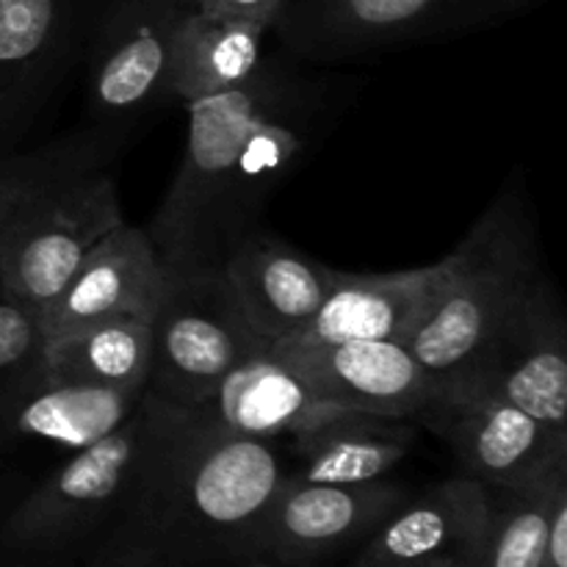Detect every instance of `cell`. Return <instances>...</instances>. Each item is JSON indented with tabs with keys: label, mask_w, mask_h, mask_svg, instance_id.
<instances>
[{
	"label": "cell",
	"mask_w": 567,
	"mask_h": 567,
	"mask_svg": "<svg viewBox=\"0 0 567 567\" xmlns=\"http://www.w3.org/2000/svg\"><path fill=\"white\" fill-rule=\"evenodd\" d=\"M181 169L150 225L166 271H221L271 194L302 166L324 133V100L302 78L260 64L241 86L188 103Z\"/></svg>",
	"instance_id": "cell-1"
},
{
	"label": "cell",
	"mask_w": 567,
	"mask_h": 567,
	"mask_svg": "<svg viewBox=\"0 0 567 567\" xmlns=\"http://www.w3.org/2000/svg\"><path fill=\"white\" fill-rule=\"evenodd\" d=\"M153 399L150 430L114 518L105 567H216L249 559L255 529L286 480L277 443L233 435Z\"/></svg>",
	"instance_id": "cell-2"
},
{
	"label": "cell",
	"mask_w": 567,
	"mask_h": 567,
	"mask_svg": "<svg viewBox=\"0 0 567 567\" xmlns=\"http://www.w3.org/2000/svg\"><path fill=\"white\" fill-rule=\"evenodd\" d=\"M540 275L529 219L518 199L498 197L441 260L430 313L404 343L437 396H449L468 380Z\"/></svg>",
	"instance_id": "cell-3"
},
{
	"label": "cell",
	"mask_w": 567,
	"mask_h": 567,
	"mask_svg": "<svg viewBox=\"0 0 567 567\" xmlns=\"http://www.w3.org/2000/svg\"><path fill=\"white\" fill-rule=\"evenodd\" d=\"M153 399L144 393L131 419L111 435L78 449L39 482L0 524V548L14 557H53L103 535L125 498L150 430Z\"/></svg>",
	"instance_id": "cell-4"
},
{
	"label": "cell",
	"mask_w": 567,
	"mask_h": 567,
	"mask_svg": "<svg viewBox=\"0 0 567 567\" xmlns=\"http://www.w3.org/2000/svg\"><path fill=\"white\" fill-rule=\"evenodd\" d=\"M271 349L249 327L221 271L166 277L153 313L147 393L194 410L236 365Z\"/></svg>",
	"instance_id": "cell-5"
},
{
	"label": "cell",
	"mask_w": 567,
	"mask_h": 567,
	"mask_svg": "<svg viewBox=\"0 0 567 567\" xmlns=\"http://www.w3.org/2000/svg\"><path fill=\"white\" fill-rule=\"evenodd\" d=\"M122 221L120 192L105 166L31 194L0 236V293L42 313L94 244Z\"/></svg>",
	"instance_id": "cell-6"
},
{
	"label": "cell",
	"mask_w": 567,
	"mask_h": 567,
	"mask_svg": "<svg viewBox=\"0 0 567 567\" xmlns=\"http://www.w3.org/2000/svg\"><path fill=\"white\" fill-rule=\"evenodd\" d=\"M537 0H288L275 28L305 59L352 61L496 25Z\"/></svg>",
	"instance_id": "cell-7"
},
{
	"label": "cell",
	"mask_w": 567,
	"mask_h": 567,
	"mask_svg": "<svg viewBox=\"0 0 567 567\" xmlns=\"http://www.w3.org/2000/svg\"><path fill=\"white\" fill-rule=\"evenodd\" d=\"M487 491L532 493L567 474V432L496 396H441L415 419Z\"/></svg>",
	"instance_id": "cell-8"
},
{
	"label": "cell",
	"mask_w": 567,
	"mask_h": 567,
	"mask_svg": "<svg viewBox=\"0 0 567 567\" xmlns=\"http://www.w3.org/2000/svg\"><path fill=\"white\" fill-rule=\"evenodd\" d=\"M449 396L504 399L567 432V324L546 271L468 380Z\"/></svg>",
	"instance_id": "cell-9"
},
{
	"label": "cell",
	"mask_w": 567,
	"mask_h": 567,
	"mask_svg": "<svg viewBox=\"0 0 567 567\" xmlns=\"http://www.w3.org/2000/svg\"><path fill=\"white\" fill-rule=\"evenodd\" d=\"M319 408L413 421L435 402V385L404 343H275Z\"/></svg>",
	"instance_id": "cell-10"
},
{
	"label": "cell",
	"mask_w": 567,
	"mask_h": 567,
	"mask_svg": "<svg viewBox=\"0 0 567 567\" xmlns=\"http://www.w3.org/2000/svg\"><path fill=\"white\" fill-rule=\"evenodd\" d=\"M408 502L388 480L363 485H316L282 480L255 529L249 559L271 557L302 565L369 537L393 509Z\"/></svg>",
	"instance_id": "cell-11"
},
{
	"label": "cell",
	"mask_w": 567,
	"mask_h": 567,
	"mask_svg": "<svg viewBox=\"0 0 567 567\" xmlns=\"http://www.w3.org/2000/svg\"><path fill=\"white\" fill-rule=\"evenodd\" d=\"M192 0H111L92 48V109L105 120L166 100L172 37Z\"/></svg>",
	"instance_id": "cell-12"
},
{
	"label": "cell",
	"mask_w": 567,
	"mask_h": 567,
	"mask_svg": "<svg viewBox=\"0 0 567 567\" xmlns=\"http://www.w3.org/2000/svg\"><path fill=\"white\" fill-rule=\"evenodd\" d=\"M166 277L147 230L122 221L94 244L64 291L42 310L44 343L116 316H153Z\"/></svg>",
	"instance_id": "cell-13"
},
{
	"label": "cell",
	"mask_w": 567,
	"mask_h": 567,
	"mask_svg": "<svg viewBox=\"0 0 567 567\" xmlns=\"http://www.w3.org/2000/svg\"><path fill=\"white\" fill-rule=\"evenodd\" d=\"M244 319L269 347L302 336L336 286V269L266 230L249 233L221 264Z\"/></svg>",
	"instance_id": "cell-14"
},
{
	"label": "cell",
	"mask_w": 567,
	"mask_h": 567,
	"mask_svg": "<svg viewBox=\"0 0 567 567\" xmlns=\"http://www.w3.org/2000/svg\"><path fill=\"white\" fill-rule=\"evenodd\" d=\"M493 518V491L471 476L432 485L393 509L360 551L354 567H391L426 559L474 563Z\"/></svg>",
	"instance_id": "cell-15"
},
{
	"label": "cell",
	"mask_w": 567,
	"mask_h": 567,
	"mask_svg": "<svg viewBox=\"0 0 567 567\" xmlns=\"http://www.w3.org/2000/svg\"><path fill=\"white\" fill-rule=\"evenodd\" d=\"M142 388H111L50 377L42 363L0 399V424L14 437L44 441L70 452L111 435L144 399Z\"/></svg>",
	"instance_id": "cell-16"
},
{
	"label": "cell",
	"mask_w": 567,
	"mask_h": 567,
	"mask_svg": "<svg viewBox=\"0 0 567 567\" xmlns=\"http://www.w3.org/2000/svg\"><path fill=\"white\" fill-rule=\"evenodd\" d=\"M441 260L391 275H343L302 336L286 343L388 341L408 343L435 299Z\"/></svg>",
	"instance_id": "cell-17"
},
{
	"label": "cell",
	"mask_w": 567,
	"mask_h": 567,
	"mask_svg": "<svg viewBox=\"0 0 567 567\" xmlns=\"http://www.w3.org/2000/svg\"><path fill=\"white\" fill-rule=\"evenodd\" d=\"M297 468L286 480L363 485L388 480L415 443L413 421L324 408L291 435Z\"/></svg>",
	"instance_id": "cell-18"
},
{
	"label": "cell",
	"mask_w": 567,
	"mask_h": 567,
	"mask_svg": "<svg viewBox=\"0 0 567 567\" xmlns=\"http://www.w3.org/2000/svg\"><path fill=\"white\" fill-rule=\"evenodd\" d=\"M321 410L302 377L266 349L236 365L194 413L233 435L280 443V437H291Z\"/></svg>",
	"instance_id": "cell-19"
},
{
	"label": "cell",
	"mask_w": 567,
	"mask_h": 567,
	"mask_svg": "<svg viewBox=\"0 0 567 567\" xmlns=\"http://www.w3.org/2000/svg\"><path fill=\"white\" fill-rule=\"evenodd\" d=\"M72 39V0H0V122L37 109L59 81Z\"/></svg>",
	"instance_id": "cell-20"
},
{
	"label": "cell",
	"mask_w": 567,
	"mask_h": 567,
	"mask_svg": "<svg viewBox=\"0 0 567 567\" xmlns=\"http://www.w3.org/2000/svg\"><path fill=\"white\" fill-rule=\"evenodd\" d=\"M266 28L225 20L188 6L177 20L166 70V94L199 103L241 86L264 64Z\"/></svg>",
	"instance_id": "cell-21"
},
{
	"label": "cell",
	"mask_w": 567,
	"mask_h": 567,
	"mask_svg": "<svg viewBox=\"0 0 567 567\" xmlns=\"http://www.w3.org/2000/svg\"><path fill=\"white\" fill-rule=\"evenodd\" d=\"M153 316H116L44 343L42 371L70 382L147 391Z\"/></svg>",
	"instance_id": "cell-22"
},
{
	"label": "cell",
	"mask_w": 567,
	"mask_h": 567,
	"mask_svg": "<svg viewBox=\"0 0 567 567\" xmlns=\"http://www.w3.org/2000/svg\"><path fill=\"white\" fill-rule=\"evenodd\" d=\"M116 150V138L103 131L70 133L59 142L39 147L37 153L0 158V236L11 216L31 194L42 192L78 172L105 166Z\"/></svg>",
	"instance_id": "cell-23"
},
{
	"label": "cell",
	"mask_w": 567,
	"mask_h": 567,
	"mask_svg": "<svg viewBox=\"0 0 567 567\" xmlns=\"http://www.w3.org/2000/svg\"><path fill=\"white\" fill-rule=\"evenodd\" d=\"M567 474L532 493L493 491V518L471 567H537L546 551L548 518Z\"/></svg>",
	"instance_id": "cell-24"
},
{
	"label": "cell",
	"mask_w": 567,
	"mask_h": 567,
	"mask_svg": "<svg viewBox=\"0 0 567 567\" xmlns=\"http://www.w3.org/2000/svg\"><path fill=\"white\" fill-rule=\"evenodd\" d=\"M42 313L31 305L0 293V399L42 363Z\"/></svg>",
	"instance_id": "cell-25"
},
{
	"label": "cell",
	"mask_w": 567,
	"mask_h": 567,
	"mask_svg": "<svg viewBox=\"0 0 567 567\" xmlns=\"http://www.w3.org/2000/svg\"><path fill=\"white\" fill-rule=\"evenodd\" d=\"M194 9L205 11V14L225 17V20H238V22H252L260 28H275V22L280 20L282 9L288 6V0H192Z\"/></svg>",
	"instance_id": "cell-26"
},
{
	"label": "cell",
	"mask_w": 567,
	"mask_h": 567,
	"mask_svg": "<svg viewBox=\"0 0 567 567\" xmlns=\"http://www.w3.org/2000/svg\"><path fill=\"white\" fill-rule=\"evenodd\" d=\"M537 567H567V482L554 496L546 551Z\"/></svg>",
	"instance_id": "cell-27"
},
{
	"label": "cell",
	"mask_w": 567,
	"mask_h": 567,
	"mask_svg": "<svg viewBox=\"0 0 567 567\" xmlns=\"http://www.w3.org/2000/svg\"><path fill=\"white\" fill-rule=\"evenodd\" d=\"M465 559H426V563H408V565H391V567H460Z\"/></svg>",
	"instance_id": "cell-28"
},
{
	"label": "cell",
	"mask_w": 567,
	"mask_h": 567,
	"mask_svg": "<svg viewBox=\"0 0 567 567\" xmlns=\"http://www.w3.org/2000/svg\"><path fill=\"white\" fill-rule=\"evenodd\" d=\"M460 567H471V563H465V565H460Z\"/></svg>",
	"instance_id": "cell-29"
},
{
	"label": "cell",
	"mask_w": 567,
	"mask_h": 567,
	"mask_svg": "<svg viewBox=\"0 0 567 567\" xmlns=\"http://www.w3.org/2000/svg\"><path fill=\"white\" fill-rule=\"evenodd\" d=\"M0 509H3V498H0Z\"/></svg>",
	"instance_id": "cell-30"
},
{
	"label": "cell",
	"mask_w": 567,
	"mask_h": 567,
	"mask_svg": "<svg viewBox=\"0 0 567 567\" xmlns=\"http://www.w3.org/2000/svg\"><path fill=\"white\" fill-rule=\"evenodd\" d=\"M103 567H105V565H103Z\"/></svg>",
	"instance_id": "cell-31"
}]
</instances>
